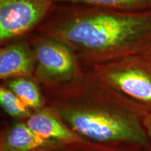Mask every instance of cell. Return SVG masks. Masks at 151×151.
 <instances>
[{
    "label": "cell",
    "mask_w": 151,
    "mask_h": 151,
    "mask_svg": "<svg viewBox=\"0 0 151 151\" xmlns=\"http://www.w3.org/2000/svg\"><path fill=\"white\" fill-rule=\"evenodd\" d=\"M0 104L4 111L16 121H26L33 113L16 94L3 84L0 86Z\"/></svg>",
    "instance_id": "cell-11"
},
{
    "label": "cell",
    "mask_w": 151,
    "mask_h": 151,
    "mask_svg": "<svg viewBox=\"0 0 151 151\" xmlns=\"http://www.w3.org/2000/svg\"><path fill=\"white\" fill-rule=\"evenodd\" d=\"M8 1V0H0V2H4V1Z\"/></svg>",
    "instance_id": "cell-14"
},
{
    "label": "cell",
    "mask_w": 151,
    "mask_h": 151,
    "mask_svg": "<svg viewBox=\"0 0 151 151\" xmlns=\"http://www.w3.org/2000/svg\"><path fill=\"white\" fill-rule=\"evenodd\" d=\"M40 151H52V150H40Z\"/></svg>",
    "instance_id": "cell-15"
},
{
    "label": "cell",
    "mask_w": 151,
    "mask_h": 151,
    "mask_svg": "<svg viewBox=\"0 0 151 151\" xmlns=\"http://www.w3.org/2000/svg\"><path fill=\"white\" fill-rule=\"evenodd\" d=\"M28 39L36 58L34 78L43 92L72 83L86 72L80 60L62 43L36 32Z\"/></svg>",
    "instance_id": "cell-3"
},
{
    "label": "cell",
    "mask_w": 151,
    "mask_h": 151,
    "mask_svg": "<svg viewBox=\"0 0 151 151\" xmlns=\"http://www.w3.org/2000/svg\"><path fill=\"white\" fill-rule=\"evenodd\" d=\"M36 58L27 38L11 41L0 49V79L34 77Z\"/></svg>",
    "instance_id": "cell-6"
},
{
    "label": "cell",
    "mask_w": 151,
    "mask_h": 151,
    "mask_svg": "<svg viewBox=\"0 0 151 151\" xmlns=\"http://www.w3.org/2000/svg\"><path fill=\"white\" fill-rule=\"evenodd\" d=\"M53 0H8L0 2V45L27 38L50 15Z\"/></svg>",
    "instance_id": "cell-5"
},
{
    "label": "cell",
    "mask_w": 151,
    "mask_h": 151,
    "mask_svg": "<svg viewBox=\"0 0 151 151\" xmlns=\"http://www.w3.org/2000/svg\"><path fill=\"white\" fill-rule=\"evenodd\" d=\"M47 105L85 141L148 149L144 127L148 111L106 85L90 71L79 80L44 92Z\"/></svg>",
    "instance_id": "cell-2"
},
{
    "label": "cell",
    "mask_w": 151,
    "mask_h": 151,
    "mask_svg": "<svg viewBox=\"0 0 151 151\" xmlns=\"http://www.w3.org/2000/svg\"><path fill=\"white\" fill-rule=\"evenodd\" d=\"M150 54H151V52H150Z\"/></svg>",
    "instance_id": "cell-16"
},
{
    "label": "cell",
    "mask_w": 151,
    "mask_h": 151,
    "mask_svg": "<svg viewBox=\"0 0 151 151\" xmlns=\"http://www.w3.org/2000/svg\"><path fill=\"white\" fill-rule=\"evenodd\" d=\"M25 122L38 136L47 141L58 143L62 146L85 141L69 127L55 110L48 105L33 112Z\"/></svg>",
    "instance_id": "cell-7"
},
{
    "label": "cell",
    "mask_w": 151,
    "mask_h": 151,
    "mask_svg": "<svg viewBox=\"0 0 151 151\" xmlns=\"http://www.w3.org/2000/svg\"><path fill=\"white\" fill-rule=\"evenodd\" d=\"M20 98L33 112L47 106L43 90L34 77H20L3 81L2 83Z\"/></svg>",
    "instance_id": "cell-9"
},
{
    "label": "cell",
    "mask_w": 151,
    "mask_h": 151,
    "mask_svg": "<svg viewBox=\"0 0 151 151\" xmlns=\"http://www.w3.org/2000/svg\"><path fill=\"white\" fill-rule=\"evenodd\" d=\"M36 32L69 47L86 67L151 52V9L55 4Z\"/></svg>",
    "instance_id": "cell-1"
},
{
    "label": "cell",
    "mask_w": 151,
    "mask_h": 151,
    "mask_svg": "<svg viewBox=\"0 0 151 151\" xmlns=\"http://www.w3.org/2000/svg\"><path fill=\"white\" fill-rule=\"evenodd\" d=\"M144 127L149 141V151H151V112L148 113L144 118Z\"/></svg>",
    "instance_id": "cell-13"
},
{
    "label": "cell",
    "mask_w": 151,
    "mask_h": 151,
    "mask_svg": "<svg viewBox=\"0 0 151 151\" xmlns=\"http://www.w3.org/2000/svg\"><path fill=\"white\" fill-rule=\"evenodd\" d=\"M55 151H149V150L137 147L105 146L84 141L81 143L67 145Z\"/></svg>",
    "instance_id": "cell-12"
},
{
    "label": "cell",
    "mask_w": 151,
    "mask_h": 151,
    "mask_svg": "<svg viewBox=\"0 0 151 151\" xmlns=\"http://www.w3.org/2000/svg\"><path fill=\"white\" fill-rule=\"evenodd\" d=\"M94 76L151 112V54H137L88 68Z\"/></svg>",
    "instance_id": "cell-4"
},
{
    "label": "cell",
    "mask_w": 151,
    "mask_h": 151,
    "mask_svg": "<svg viewBox=\"0 0 151 151\" xmlns=\"http://www.w3.org/2000/svg\"><path fill=\"white\" fill-rule=\"evenodd\" d=\"M56 4H71L124 11L151 9V0H53Z\"/></svg>",
    "instance_id": "cell-10"
},
{
    "label": "cell",
    "mask_w": 151,
    "mask_h": 151,
    "mask_svg": "<svg viewBox=\"0 0 151 151\" xmlns=\"http://www.w3.org/2000/svg\"><path fill=\"white\" fill-rule=\"evenodd\" d=\"M62 147L38 136L25 121L11 124L1 130L0 135V151H55Z\"/></svg>",
    "instance_id": "cell-8"
}]
</instances>
